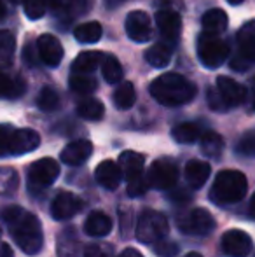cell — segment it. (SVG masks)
Returning <instances> with one entry per match:
<instances>
[{
    "instance_id": "cell-1",
    "label": "cell",
    "mask_w": 255,
    "mask_h": 257,
    "mask_svg": "<svg viewBox=\"0 0 255 257\" xmlns=\"http://www.w3.org/2000/svg\"><path fill=\"white\" fill-rule=\"evenodd\" d=\"M0 219L9 227L16 245L28 255H37L44 247V233L41 220L18 205H9L0 210Z\"/></svg>"
},
{
    "instance_id": "cell-2",
    "label": "cell",
    "mask_w": 255,
    "mask_h": 257,
    "mask_svg": "<svg viewBox=\"0 0 255 257\" xmlns=\"http://www.w3.org/2000/svg\"><path fill=\"white\" fill-rule=\"evenodd\" d=\"M149 91L154 100L164 107H178L191 102L197 89L187 77L171 72L154 79L149 86Z\"/></svg>"
},
{
    "instance_id": "cell-3",
    "label": "cell",
    "mask_w": 255,
    "mask_h": 257,
    "mask_svg": "<svg viewBox=\"0 0 255 257\" xmlns=\"http://www.w3.org/2000/svg\"><path fill=\"white\" fill-rule=\"evenodd\" d=\"M246 189H248V184L241 172L222 170L213 180V186L210 189V200L218 206L234 205L245 198Z\"/></svg>"
},
{
    "instance_id": "cell-4",
    "label": "cell",
    "mask_w": 255,
    "mask_h": 257,
    "mask_svg": "<svg viewBox=\"0 0 255 257\" xmlns=\"http://www.w3.org/2000/svg\"><path fill=\"white\" fill-rule=\"evenodd\" d=\"M145 158L135 151H124L119 156V168L128 182V194L133 198L142 196L149 189V180L143 173Z\"/></svg>"
},
{
    "instance_id": "cell-5",
    "label": "cell",
    "mask_w": 255,
    "mask_h": 257,
    "mask_svg": "<svg viewBox=\"0 0 255 257\" xmlns=\"http://www.w3.org/2000/svg\"><path fill=\"white\" fill-rule=\"evenodd\" d=\"M168 220L163 213L156 212V210H145L140 215L138 224L135 227L136 240L140 243L154 245L159 240H164L168 234Z\"/></svg>"
},
{
    "instance_id": "cell-6",
    "label": "cell",
    "mask_w": 255,
    "mask_h": 257,
    "mask_svg": "<svg viewBox=\"0 0 255 257\" xmlns=\"http://www.w3.org/2000/svg\"><path fill=\"white\" fill-rule=\"evenodd\" d=\"M197 56H199V61L204 65L206 68H217L227 60L229 56V48L224 41H222L218 35L215 34H208V32H203V34L197 37Z\"/></svg>"
},
{
    "instance_id": "cell-7",
    "label": "cell",
    "mask_w": 255,
    "mask_h": 257,
    "mask_svg": "<svg viewBox=\"0 0 255 257\" xmlns=\"http://www.w3.org/2000/svg\"><path fill=\"white\" fill-rule=\"evenodd\" d=\"M60 177V165L53 158H42L28 166V189L41 193L56 182Z\"/></svg>"
},
{
    "instance_id": "cell-8",
    "label": "cell",
    "mask_w": 255,
    "mask_h": 257,
    "mask_svg": "<svg viewBox=\"0 0 255 257\" xmlns=\"http://www.w3.org/2000/svg\"><path fill=\"white\" fill-rule=\"evenodd\" d=\"M175 224L180 229V233L189 234V236H206L215 229V219L204 208H192L180 213L175 219Z\"/></svg>"
},
{
    "instance_id": "cell-9",
    "label": "cell",
    "mask_w": 255,
    "mask_h": 257,
    "mask_svg": "<svg viewBox=\"0 0 255 257\" xmlns=\"http://www.w3.org/2000/svg\"><path fill=\"white\" fill-rule=\"evenodd\" d=\"M150 187H156L159 191H170L175 187L178 180V168L170 159H156L147 173Z\"/></svg>"
},
{
    "instance_id": "cell-10",
    "label": "cell",
    "mask_w": 255,
    "mask_h": 257,
    "mask_svg": "<svg viewBox=\"0 0 255 257\" xmlns=\"http://www.w3.org/2000/svg\"><path fill=\"white\" fill-rule=\"evenodd\" d=\"M126 34L135 42H147L152 39V21L143 11H131L126 18Z\"/></svg>"
},
{
    "instance_id": "cell-11",
    "label": "cell",
    "mask_w": 255,
    "mask_h": 257,
    "mask_svg": "<svg viewBox=\"0 0 255 257\" xmlns=\"http://www.w3.org/2000/svg\"><path fill=\"white\" fill-rule=\"evenodd\" d=\"M82 208V201L79 196L68 193V191H62L56 194V198L51 203V215L56 220H68L74 215H77Z\"/></svg>"
},
{
    "instance_id": "cell-12",
    "label": "cell",
    "mask_w": 255,
    "mask_h": 257,
    "mask_svg": "<svg viewBox=\"0 0 255 257\" xmlns=\"http://www.w3.org/2000/svg\"><path fill=\"white\" fill-rule=\"evenodd\" d=\"M222 250L229 257H246L252 250V238L241 229H231L222 236Z\"/></svg>"
},
{
    "instance_id": "cell-13",
    "label": "cell",
    "mask_w": 255,
    "mask_h": 257,
    "mask_svg": "<svg viewBox=\"0 0 255 257\" xmlns=\"http://www.w3.org/2000/svg\"><path fill=\"white\" fill-rule=\"evenodd\" d=\"M37 49L41 61H44L48 67H58L63 60V46L55 35L44 34L37 39Z\"/></svg>"
},
{
    "instance_id": "cell-14",
    "label": "cell",
    "mask_w": 255,
    "mask_h": 257,
    "mask_svg": "<svg viewBox=\"0 0 255 257\" xmlns=\"http://www.w3.org/2000/svg\"><path fill=\"white\" fill-rule=\"evenodd\" d=\"M156 25L164 39L177 41L182 32V18L175 9H161L156 14Z\"/></svg>"
},
{
    "instance_id": "cell-15",
    "label": "cell",
    "mask_w": 255,
    "mask_h": 257,
    "mask_svg": "<svg viewBox=\"0 0 255 257\" xmlns=\"http://www.w3.org/2000/svg\"><path fill=\"white\" fill-rule=\"evenodd\" d=\"M217 89L227 107H236L241 105L246 100V88L234 79L225 77V75H218L217 77Z\"/></svg>"
},
{
    "instance_id": "cell-16",
    "label": "cell",
    "mask_w": 255,
    "mask_h": 257,
    "mask_svg": "<svg viewBox=\"0 0 255 257\" xmlns=\"http://www.w3.org/2000/svg\"><path fill=\"white\" fill-rule=\"evenodd\" d=\"M93 154V144L89 140H74L62 151V161L68 166H81Z\"/></svg>"
},
{
    "instance_id": "cell-17",
    "label": "cell",
    "mask_w": 255,
    "mask_h": 257,
    "mask_svg": "<svg viewBox=\"0 0 255 257\" xmlns=\"http://www.w3.org/2000/svg\"><path fill=\"white\" fill-rule=\"evenodd\" d=\"M56 252H58V257H84L81 240H79V234L74 227H65L58 234Z\"/></svg>"
},
{
    "instance_id": "cell-18",
    "label": "cell",
    "mask_w": 255,
    "mask_h": 257,
    "mask_svg": "<svg viewBox=\"0 0 255 257\" xmlns=\"http://www.w3.org/2000/svg\"><path fill=\"white\" fill-rule=\"evenodd\" d=\"M95 177L100 186H103L109 191H114V189H117V186H119L121 180H123V172H121L117 163L107 159V161H102L96 166Z\"/></svg>"
},
{
    "instance_id": "cell-19",
    "label": "cell",
    "mask_w": 255,
    "mask_h": 257,
    "mask_svg": "<svg viewBox=\"0 0 255 257\" xmlns=\"http://www.w3.org/2000/svg\"><path fill=\"white\" fill-rule=\"evenodd\" d=\"M185 180L192 189H201L210 179L211 168L206 161H199V159H192L185 165Z\"/></svg>"
},
{
    "instance_id": "cell-20",
    "label": "cell",
    "mask_w": 255,
    "mask_h": 257,
    "mask_svg": "<svg viewBox=\"0 0 255 257\" xmlns=\"http://www.w3.org/2000/svg\"><path fill=\"white\" fill-rule=\"evenodd\" d=\"M112 219H110L107 213L103 212H91L88 215L84 222V231L86 234L93 238H102V236H107V234L112 231Z\"/></svg>"
},
{
    "instance_id": "cell-21",
    "label": "cell",
    "mask_w": 255,
    "mask_h": 257,
    "mask_svg": "<svg viewBox=\"0 0 255 257\" xmlns=\"http://www.w3.org/2000/svg\"><path fill=\"white\" fill-rule=\"evenodd\" d=\"M238 44L239 51L238 56L245 58L248 63L255 61V21H248L243 25L238 32Z\"/></svg>"
},
{
    "instance_id": "cell-22",
    "label": "cell",
    "mask_w": 255,
    "mask_h": 257,
    "mask_svg": "<svg viewBox=\"0 0 255 257\" xmlns=\"http://www.w3.org/2000/svg\"><path fill=\"white\" fill-rule=\"evenodd\" d=\"M105 58V54L100 51H84L79 53L77 58L72 63V70L74 74H84L88 75L89 72H95L98 67H102V61Z\"/></svg>"
},
{
    "instance_id": "cell-23",
    "label": "cell",
    "mask_w": 255,
    "mask_h": 257,
    "mask_svg": "<svg viewBox=\"0 0 255 257\" xmlns=\"http://www.w3.org/2000/svg\"><path fill=\"white\" fill-rule=\"evenodd\" d=\"M201 25H203L204 32L218 35V34H222V32H225V28H227V25H229V18L222 9H210L203 14Z\"/></svg>"
},
{
    "instance_id": "cell-24",
    "label": "cell",
    "mask_w": 255,
    "mask_h": 257,
    "mask_svg": "<svg viewBox=\"0 0 255 257\" xmlns=\"http://www.w3.org/2000/svg\"><path fill=\"white\" fill-rule=\"evenodd\" d=\"M27 91V84L21 77H9V75L2 74L0 72V98H7V100H14L20 98L25 95Z\"/></svg>"
},
{
    "instance_id": "cell-25",
    "label": "cell",
    "mask_w": 255,
    "mask_h": 257,
    "mask_svg": "<svg viewBox=\"0 0 255 257\" xmlns=\"http://www.w3.org/2000/svg\"><path fill=\"white\" fill-rule=\"evenodd\" d=\"M102 34H103V28L98 21L82 23L74 30V37L81 44H95V42H98L102 39Z\"/></svg>"
},
{
    "instance_id": "cell-26",
    "label": "cell",
    "mask_w": 255,
    "mask_h": 257,
    "mask_svg": "<svg viewBox=\"0 0 255 257\" xmlns=\"http://www.w3.org/2000/svg\"><path fill=\"white\" fill-rule=\"evenodd\" d=\"M201 128L196 122H180L171 130V137L178 144H194L201 139Z\"/></svg>"
},
{
    "instance_id": "cell-27",
    "label": "cell",
    "mask_w": 255,
    "mask_h": 257,
    "mask_svg": "<svg viewBox=\"0 0 255 257\" xmlns=\"http://www.w3.org/2000/svg\"><path fill=\"white\" fill-rule=\"evenodd\" d=\"M201 153L208 158H218L224 151V140L218 133L215 132H206L201 135Z\"/></svg>"
},
{
    "instance_id": "cell-28",
    "label": "cell",
    "mask_w": 255,
    "mask_h": 257,
    "mask_svg": "<svg viewBox=\"0 0 255 257\" xmlns=\"http://www.w3.org/2000/svg\"><path fill=\"white\" fill-rule=\"evenodd\" d=\"M136 102V93H135V86L131 82L124 81L117 86V89L114 91V103L117 108L121 110H128L131 108Z\"/></svg>"
},
{
    "instance_id": "cell-29",
    "label": "cell",
    "mask_w": 255,
    "mask_h": 257,
    "mask_svg": "<svg viewBox=\"0 0 255 257\" xmlns=\"http://www.w3.org/2000/svg\"><path fill=\"white\" fill-rule=\"evenodd\" d=\"M102 74H103V79L110 84H117V82L123 81V67H121V61L117 60L116 56L112 54H105L102 61Z\"/></svg>"
},
{
    "instance_id": "cell-30",
    "label": "cell",
    "mask_w": 255,
    "mask_h": 257,
    "mask_svg": "<svg viewBox=\"0 0 255 257\" xmlns=\"http://www.w3.org/2000/svg\"><path fill=\"white\" fill-rule=\"evenodd\" d=\"M77 114L82 119H88V121H100L105 114V107L100 100L96 98H86L77 105Z\"/></svg>"
},
{
    "instance_id": "cell-31",
    "label": "cell",
    "mask_w": 255,
    "mask_h": 257,
    "mask_svg": "<svg viewBox=\"0 0 255 257\" xmlns=\"http://www.w3.org/2000/svg\"><path fill=\"white\" fill-rule=\"evenodd\" d=\"M145 60L149 65L156 68H164L171 61V49L166 48L164 44H154L145 51Z\"/></svg>"
},
{
    "instance_id": "cell-32",
    "label": "cell",
    "mask_w": 255,
    "mask_h": 257,
    "mask_svg": "<svg viewBox=\"0 0 255 257\" xmlns=\"http://www.w3.org/2000/svg\"><path fill=\"white\" fill-rule=\"evenodd\" d=\"M16 51V39L13 32L0 30V67H11Z\"/></svg>"
},
{
    "instance_id": "cell-33",
    "label": "cell",
    "mask_w": 255,
    "mask_h": 257,
    "mask_svg": "<svg viewBox=\"0 0 255 257\" xmlns=\"http://www.w3.org/2000/svg\"><path fill=\"white\" fill-rule=\"evenodd\" d=\"M16 156V128L0 124V158Z\"/></svg>"
},
{
    "instance_id": "cell-34",
    "label": "cell",
    "mask_w": 255,
    "mask_h": 257,
    "mask_svg": "<svg viewBox=\"0 0 255 257\" xmlns=\"http://www.w3.org/2000/svg\"><path fill=\"white\" fill-rule=\"evenodd\" d=\"M70 89L79 95H89L96 89V81L84 74H72L70 75Z\"/></svg>"
},
{
    "instance_id": "cell-35",
    "label": "cell",
    "mask_w": 255,
    "mask_h": 257,
    "mask_svg": "<svg viewBox=\"0 0 255 257\" xmlns=\"http://www.w3.org/2000/svg\"><path fill=\"white\" fill-rule=\"evenodd\" d=\"M60 105V96L53 88H44L37 96V107L44 112L56 110Z\"/></svg>"
},
{
    "instance_id": "cell-36",
    "label": "cell",
    "mask_w": 255,
    "mask_h": 257,
    "mask_svg": "<svg viewBox=\"0 0 255 257\" xmlns=\"http://www.w3.org/2000/svg\"><path fill=\"white\" fill-rule=\"evenodd\" d=\"M18 189V175L13 168H0V196Z\"/></svg>"
},
{
    "instance_id": "cell-37",
    "label": "cell",
    "mask_w": 255,
    "mask_h": 257,
    "mask_svg": "<svg viewBox=\"0 0 255 257\" xmlns=\"http://www.w3.org/2000/svg\"><path fill=\"white\" fill-rule=\"evenodd\" d=\"M236 153L253 158L255 156V130L253 132L245 133V135L238 140V144H236Z\"/></svg>"
},
{
    "instance_id": "cell-38",
    "label": "cell",
    "mask_w": 255,
    "mask_h": 257,
    "mask_svg": "<svg viewBox=\"0 0 255 257\" xmlns=\"http://www.w3.org/2000/svg\"><path fill=\"white\" fill-rule=\"evenodd\" d=\"M23 7L28 20H41L46 14V0H25Z\"/></svg>"
},
{
    "instance_id": "cell-39",
    "label": "cell",
    "mask_w": 255,
    "mask_h": 257,
    "mask_svg": "<svg viewBox=\"0 0 255 257\" xmlns=\"http://www.w3.org/2000/svg\"><path fill=\"white\" fill-rule=\"evenodd\" d=\"M178 245L175 243V241H171V240H159L157 243H154V252H156L159 257H175V255H178Z\"/></svg>"
},
{
    "instance_id": "cell-40",
    "label": "cell",
    "mask_w": 255,
    "mask_h": 257,
    "mask_svg": "<svg viewBox=\"0 0 255 257\" xmlns=\"http://www.w3.org/2000/svg\"><path fill=\"white\" fill-rule=\"evenodd\" d=\"M206 100H208V105H210L213 110L217 112H222V110H227V105H225L224 98L220 96V93H218V89L215 88H208L206 91Z\"/></svg>"
},
{
    "instance_id": "cell-41",
    "label": "cell",
    "mask_w": 255,
    "mask_h": 257,
    "mask_svg": "<svg viewBox=\"0 0 255 257\" xmlns=\"http://www.w3.org/2000/svg\"><path fill=\"white\" fill-rule=\"evenodd\" d=\"M23 60L27 61L28 65H32V67H35V65L39 63V60H41V56H39V49H37V53H35V46L32 44V42H27V44H25Z\"/></svg>"
},
{
    "instance_id": "cell-42",
    "label": "cell",
    "mask_w": 255,
    "mask_h": 257,
    "mask_svg": "<svg viewBox=\"0 0 255 257\" xmlns=\"http://www.w3.org/2000/svg\"><path fill=\"white\" fill-rule=\"evenodd\" d=\"M109 248L102 247V245H89L84 248V257H109Z\"/></svg>"
},
{
    "instance_id": "cell-43",
    "label": "cell",
    "mask_w": 255,
    "mask_h": 257,
    "mask_svg": "<svg viewBox=\"0 0 255 257\" xmlns=\"http://www.w3.org/2000/svg\"><path fill=\"white\" fill-rule=\"evenodd\" d=\"M171 200L175 201V203H187V201H191V194L185 193V191H175L173 194H171Z\"/></svg>"
},
{
    "instance_id": "cell-44",
    "label": "cell",
    "mask_w": 255,
    "mask_h": 257,
    "mask_svg": "<svg viewBox=\"0 0 255 257\" xmlns=\"http://www.w3.org/2000/svg\"><path fill=\"white\" fill-rule=\"evenodd\" d=\"M0 257H14L13 248L7 243H4V241H0Z\"/></svg>"
},
{
    "instance_id": "cell-45",
    "label": "cell",
    "mask_w": 255,
    "mask_h": 257,
    "mask_svg": "<svg viewBox=\"0 0 255 257\" xmlns=\"http://www.w3.org/2000/svg\"><path fill=\"white\" fill-rule=\"evenodd\" d=\"M72 0H49V4H51L53 9H65V7H68V4H70Z\"/></svg>"
},
{
    "instance_id": "cell-46",
    "label": "cell",
    "mask_w": 255,
    "mask_h": 257,
    "mask_svg": "<svg viewBox=\"0 0 255 257\" xmlns=\"http://www.w3.org/2000/svg\"><path fill=\"white\" fill-rule=\"evenodd\" d=\"M117 257H143V255L136 248H126V250H123Z\"/></svg>"
},
{
    "instance_id": "cell-47",
    "label": "cell",
    "mask_w": 255,
    "mask_h": 257,
    "mask_svg": "<svg viewBox=\"0 0 255 257\" xmlns=\"http://www.w3.org/2000/svg\"><path fill=\"white\" fill-rule=\"evenodd\" d=\"M248 213H250L252 219H255V194L252 196V200H250V203H248Z\"/></svg>"
},
{
    "instance_id": "cell-48",
    "label": "cell",
    "mask_w": 255,
    "mask_h": 257,
    "mask_svg": "<svg viewBox=\"0 0 255 257\" xmlns=\"http://www.w3.org/2000/svg\"><path fill=\"white\" fill-rule=\"evenodd\" d=\"M6 18V7H4V4H2V0H0V21Z\"/></svg>"
},
{
    "instance_id": "cell-49",
    "label": "cell",
    "mask_w": 255,
    "mask_h": 257,
    "mask_svg": "<svg viewBox=\"0 0 255 257\" xmlns=\"http://www.w3.org/2000/svg\"><path fill=\"white\" fill-rule=\"evenodd\" d=\"M231 6H239V4H243V0H227Z\"/></svg>"
},
{
    "instance_id": "cell-50",
    "label": "cell",
    "mask_w": 255,
    "mask_h": 257,
    "mask_svg": "<svg viewBox=\"0 0 255 257\" xmlns=\"http://www.w3.org/2000/svg\"><path fill=\"white\" fill-rule=\"evenodd\" d=\"M184 257H203L201 254H197V252H189L187 255H184Z\"/></svg>"
},
{
    "instance_id": "cell-51",
    "label": "cell",
    "mask_w": 255,
    "mask_h": 257,
    "mask_svg": "<svg viewBox=\"0 0 255 257\" xmlns=\"http://www.w3.org/2000/svg\"><path fill=\"white\" fill-rule=\"evenodd\" d=\"M11 2H13V4H23L25 0H11Z\"/></svg>"
},
{
    "instance_id": "cell-52",
    "label": "cell",
    "mask_w": 255,
    "mask_h": 257,
    "mask_svg": "<svg viewBox=\"0 0 255 257\" xmlns=\"http://www.w3.org/2000/svg\"><path fill=\"white\" fill-rule=\"evenodd\" d=\"M253 105H255V100H253Z\"/></svg>"
},
{
    "instance_id": "cell-53",
    "label": "cell",
    "mask_w": 255,
    "mask_h": 257,
    "mask_svg": "<svg viewBox=\"0 0 255 257\" xmlns=\"http://www.w3.org/2000/svg\"><path fill=\"white\" fill-rule=\"evenodd\" d=\"M0 234H2V231H0Z\"/></svg>"
}]
</instances>
